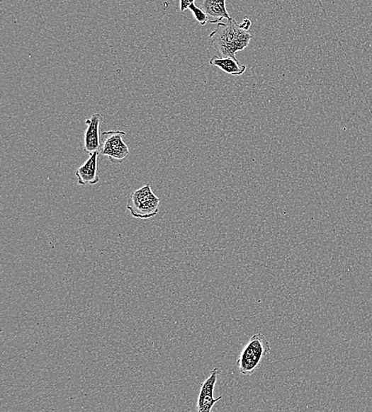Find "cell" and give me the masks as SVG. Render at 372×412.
<instances>
[{
  "mask_svg": "<svg viewBox=\"0 0 372 412\" xmlns=\"http://www.w3.org/2000/svg\"><path fill=\"white\" fill-rule=\"evenodd\" d=\"M252 38V35L248 31L230 18L227 23L217 24V28L209 36V45L218 57L237 59V52L247 49Z\"/></svg>",
  "mask_w": 372,
  "mask_h": 412,
  "instance_id": "1",
  "label": "cell"
},
{
  "mask_svg": "<svg viewBox=\"0 0 372 412\" xmlns=\"http://www.w3.org/2000/svg\"><path fill=\"white\" fill-rule=\"evenodd\" d=\"M270 351V343L263 334L252 336L239 356V373L245 376L254 374Z\"/></svg>",
  "mask_w": 372,
  "mask_h": 412,
  "instance_id": "2",
  "label": "cell"
},
{
  "mask_svg": "<svg viewBox=\"0 0 372 412\" xmlns=\"http://www.w3.org/2000/svg\"><path fill=\"white\" fill-rule=\"evenodd\" d=\"M159 202L161 199L152 192L148 183L131 193L126 208L132 217L147 220L158 214Z\"/></svg>",
  "mask_w": 372,
  "mask_h": 412,
  "instance_id": "3",
  "label": "cell"
},
{
  "mask_svg": "<svg viewBox=\"0 0 372 412\" xmlns=\"http://www.w3.org/2000/svg\"><path fill=\"white\" fill-rule=\"evenodd\" d=\"M103 135L108 136L102 144L99 155L108 157L113 164H120L125 161L130 156V149L123 139L125 132L109 131L104 132Z\"/></svg>",
  "mask_w": 372,
  "mask_h": 412,
  "instance_id": "4",
  "label": "cell"
},
{
  "mask_svg": "<svg viewBox=\"0 0 372 412\" xmlns=\"http://www.w3.org/2000/svg\"><path fill=\"white\" fill-rule=\"evenodd\" d=\"M219 370L218 368L213 369L210 375L205 379L203 383L197 401V411L210 412L215 406V404L222 400V396L218 398L214 397V391L217 383Z\"/></svg>",
  "mask_w": 372,
  "mask_h": 412,
  "instance_id": "5",
  "label": "cell"
},
{
  "mask_svg": "<svg viewBox=\"0 0 372 412\" xmlns=\"http://www.w3.org/2000/svg\"><path fill=\"white\" fill-rule=\"evenodd\" d=\"M103 118L99 114H94L86 120L87 130L84 134V150L86 154L91 155L101 151L102 147L101 126Z\"/></svg>",
  "mask_w": 372,
  "mask_h": 412,
  "instance_id": "6",
  "label": "cell"
},
{
  "mask_svg": "<svg viewBox=\"0 0 372 412\" xmlns=\"http://www.w3.org/2000/svg\"><path fill=\"white\" fill-rule=\"evenodd\" d=\"M99 152L96 151L90 155L81 168L76 171V176L78 179V184L82 185H96L101 178L98 176V158Z\"/></svg>",
  "mask_w": 372,
  "mask_h": 412,
  "instance_id": "7",
  "label": "cell"
},
{
  "mask_svg": "<svg viewBox=\"0 0 372 412\" xmlns=\"http://www.w3.org/2000/svg\"><path fill=\"white\" fill-rule=\"evenodd\" d=\"M225 2L227 0H203L202 8L208 15L210 23L218 24L230 18Z\"/></svg>",
  "mask_w": 372,
  "mask_h": 412,
  "instance_id": "8",
  "label": "cell"
},
{
  "mask_svg": "<svg viewBox=\"0 0 372 412\" xmlns=\"http://www.w3.org/2000/svg\"><path fill=\"white\" fill-rule=\"evenodd\" d=\"M210 64L216 66L227 74L232 76H240L247 71V66L241 64L237 59L225 57H220L218 55L213 56L210 59Z\"/></svg>",
  "mask_w": 372,
  "mask_h": 412,
  "instance_id": "9",
  "label": "cell"
},
{
  "mask_svg": "<svg viewBox=\"0 0 372 412\" xmlns=\"http://www.w3.org/2000/svg\"><path fill=\"white\" fill-rule=\"evenodd\" d=\"M189 10L194 15L196 21L201 25H205L209 23V16L207 13L202 8H198L196 4L191 5Z\"/></svg>",
  "mask_w": 372,
  "mask_h": 412,
  "instance_id": "10",
  "label": "cell"
},
{
  "mask_svg": "<svg viewBox=\"0 0 372 412\" xmlns=\"http://www.w3.org/2000/svg\"><path fill=\"white\" fill-rule=\"evenodd\" d=\"M196 0H181V6H179V8H181V11L184 12L186 10L189 9L190 6L195 4Z\"/></svg>",
  "mask_w": 372,
  "mask_h": 412,
  "instance_id": "11",
  "label": "cell"
},
{
  "mask_svg": "<svg viewBox=\"0 0 372 412\" xmlns=\"http://www.w3.org/2000/svg\"><path fill=\"white\" fill-rule=\"evenodd\" d=\"M240 25H241V28L242 29H244V30L249 31V29L251 28V25H252L251 19H249V17L245 16L244 18L243 19V21L240 24Z\"/></svg>",
  "mask_w": 372,
  "mask_h": 412,
  "instance_id": "12",
  "label": "cell"
}]
</instances>
